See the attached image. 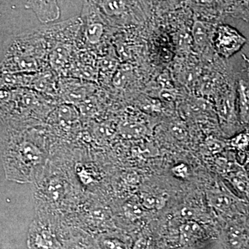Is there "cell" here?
<instances>
[{
    "instance_id": "cell-1",
    "label": "cell",
    "mask_w": 249,
    "mask_h": 249,
    "mask_svg": "<svg viewBox=\"0 0 249 249\" xmlns=\"http://www.w3.org/2000/svg\"><path fill=\"white\" fill-rule=\"evenodd\" d=\"M110 25L133 26L145 22L151 14L152 0H91Z\"/></svg>"
},
{
    "instance_id": "cell-2",
    "label": "cell",
    "mask_w": 249,
    "mask_h": 249,
    "mask_svg": "<svg viewBox=\"0 0 249 249\" xmlns=\"http://www.w3.org/2000/svg\"><path fill=\"white\" fill-rule=\"evenodd\" d=\"M214 94V106L221 125L227 127L229 132L237 133L243 125L241 124L237 109L236 73Z\"/></svg>"
},
{
    "instance_id": "cell-3",
    "label": "cell",
    "mask_w": 249,
    "mask_h": 249,
    "mask_svg": "<svg viewBox=\"0 0 249 249\" xmlns=\"http://www.w3.org/2000/svg\"><path fill=\"white\" fill-rule=\"evenodd\" d=\"M247 42L246 37L235 27L219 23L213 37V48L221 58L228 60L240 52Z\"/></svg>"
},
{
    "instance_id": "cell-4",
    "label": "cell",
    "mask_w": 249,
    "mask_h": 249,
    "mask_svg": "<svg viewBox=\"0 0 249 249\" xmlns=\"http://www.w3.org/2000/svg\"><path fill=\"white\" fill-rule=\"evenodd\" d=\"M230 0H187L186 4L196 17L219 23L227 15Z\"/></svg>"
},
{
    "instance_id": "cell-5",
    "label": "cell",
    "mask_w": 249,
    "mask_h": 249,
    "mask_svg": "<svg viewBox=\"0 0 249 249\" xmlns=\"http://www.w3.org/2000/svg\"><path fill=\"white\" fill-rule=\"evenodd\" d=\"M219 23L206 20L193 15L191 36L193 45L201 53L213 47L212 40L216 27Z\"/></svg>"
},
{
    "instance_id": "cell-6",
    "label": "cell",
    "mask_w": 249,
    "mask_h": 249,
    "mask_svg": "<svg viewBox=\"0 0 249 249\" xmlns=\"http://www.w3.org/2000/svg\"><path fill=\"white\" fill-rule=\"evenodd\" d=\"M236 92L239 118L242 125L249 124V71L242 60V67L236 73Z\"/></svg>"
},
{
    "instance_id": "cell-7",
    "label": "cell",
    "mask_w": 249,
    "mask_h": 249,
    "mask_svg": "<svg viewBox=\"0 0 249 249\" xmlns=\"http://www.w3.org/2000/svg\"><path fill=\"white\" fill-rule=\"evenodd\" d=\"M25 7L31 10L43 24L54 22L60 18L58 0H27Z\"/></svg>"
},
{
    "instance_id": "cell-8",
    "label": "cell",
    "mask_w": 249,
    "mask_h": 249,
    "mask_svg": "<svg viewBox=\"0 0 249 249\" xmlns=\"http://www.w3.org/2000/svg\"><path fill=\"white\" fill-rule=\"evenodd\" d=\"M31 242L36 249H52L55 247V240L52 233L36 225L31 230Z\"/></svg>"
},
{
    "instance_id": "cell-9",
    "label": "cell",
    "mask_w": 249,
    "mask_h": 249,
    "mask_svg": "<svg viewBox=\"0 0 249 249\" xmlns=\"http://www.w3.org/2000/svg\"><path fill=\"white\" fill-rule=\"evenodd\" d=\"M227 15L249 23V0H230Z\"/></svg>"
},
{
    "instance_id": "cell-10",
    "label": "cell",
    "mask_w": 249,
    "mask_h": 249,
    "mask_svg": "<svg viewBox=\"0 0 249 249\" xmlns=\"http://www.w3.org/2000/svg\"><path fill=\"white\" fill-rule=\"evenodd\" d=\"M180 233L183 242L191 243L201 237L202 229L197 223L189 221L183 224L180 228Z\"/></svg>"
},
{
    "instance_id": "cell-11",
    "label": "cell",
    "mask_w": 249,
    "mask_h": 249,
    "mask_svg": "<svg viewBox=\"0 0 249 249\" xmlns=\"http://www.w3.org/2000/svg\"><path fill=\"white\" fill-rule=\"evenodd\" d=\"M209 201L214 209L221 211H230L235 207L236 204L238 203L231 196L220 193L210 194Z\"/></svg>"
},
{
    "instance_id": "cell-12",
    "label": "cell",
    "mask_w": 249,
    "mask_h": 249,
    "mask_svg": "<svg viewBox=\"0 0 249 249\" xmlns=\"http://www.w3.org/2000/svg\"><path fill=\"white\" fill-rule=\"evenodd\" d=\"M227 145L232 148L237 150L240 153L245 155L248 150L249 146V132L246 129L237 132L228 141ZM245 161V160H244Z\"/></svg>"
},
{
    "instance_id": "cell-13",
    "label": "cell",
    "mask_w": 249,
    "mask_h": 249,
    "mask_svg": "<svg viewBox=\"0 0 249 249\" xmlns=\"http://www.w3.org/2000/svg\"><path fill=\"white\" fill-rule=\"evenodd\" d=\"M167 199L162 196H145L142 198V206L147 209H161L166 204Z\"/></svg>"
},
{
    "instance_id": "cell-14",
    "label": "cell",
    "mask_w": 249,
    "mask_h": 249,
    "mask_svg": "<svg viewBox=\"0 0 249 249\" xmlns=\"http://www.w3.org/2000/svg\"><path fill=\"white\" fill-rule=\"evenodd\" d=\"M187 0H152V4L157 6V10L160 9V12L172 9H176L182 3H186Z\"/></svg>"
},
{
    "instance_id": "cell-15",
    "label": "cell",
    "mask_w": 249,
    "mask_h": 249,
    "mask_svg": "<svg viewBox=\"0 0 249 249\" xmlns=\"http://www.w3.org/2000/svg\"><path fill=\"white\" fill-rule=\"evenodd\" d=\"M206 148L207 149L208 151L212 154L219 153L222 151L223 149L226 146V143L219 139L210 138L207 139L205 143Z\"/></svg>"
},
{
    "instance_id": "cell-16",
    "label": "cell",
    "mask_w": 249,
    "mask_h": 249,
    "mask_svg": "<svg viewBox=\"0 0 249 249\" xmlns=\"http://www.w3.org/2000/svg\"><path fill=\"white\" fill-rule=\"evenodd\" d=\"M171 172L174 176L176 177L177 178H181V179H186L190 175L188 165L183 163L174 165L171 169Z\"/></svg>"
},
{
    "instance_id": "cell-17",
    "label": "cell",
    "mask_w": 249,
    "mask_h": 249,
    "mask_svg": "<svg viewBox=\"0 0 249 249\" xmlns=\"http://www.w3.org/2000/svg\"><path fill=\"white\" fill-rule=\"evenodd\" d=\"M172 134L178 139H183L186 137V129L184 126L179 123H175L171 125Z\"/></svg>"
},
{
    "instance_id": "cell-18",
    "label": "cell",
    "mask_w": 249,
    "mask_h": 249,
    "mask_svg": "<svg viewBox=\"0 0 249 249\" xmlns=\"http://www.w3.org/2000/svg\"><path fill=\"white\" fill-rule=\"evenodd\" d=\"M107 249H127L126 245L121 241L116 240H108L105 242Z\"/></svg>"
},
{
    "instance_id": "cell-19",
    "label": "cell",
    "mask_w": 249,
    "mask_h": 249,
    "mask_svg": "<svg viewBox=\"0 0 249 249\" xmlns=\"http://www.w3.org/2000/svg\"><path fill=\"white\" fill-rule=\"evenodd\" d=\"M242 60H243V62H245L246 66L247 67V68H248L249 71V58L248 57L246 56L245 54H242Z\"/></svg>"
},
{
    "instance_id": "cell-20",
    "label": "cell",
    "mask_w": 249,
    "mask_h": 249,
    "mask_svg": "<svg viewBox=\"0 0 249 249\" xmlns=\"http://www.w3.org/2000/svg\"><path fill=\"white\" fill-rule=\"evenodd\" d=\"M249 164V146L248 150H247V153H246L245 160V165Z\"/></svg>"
},
{
    "instance_id": "cell-21",
    "label": "cell",
    "mask_w": 249,
    "mask_h": 249,
    "mask_svg": "<svg viewBox=\"0 0 249 249\" xmlns=\"http://www.w3.org/2000/svg\"><path fill=\"white\" fill-rule=\"evenodd\" d=\"M247 126H248V128L247 129V130L248 131V132H249V124H247Z\"/></svg>"
}]
</instances>
